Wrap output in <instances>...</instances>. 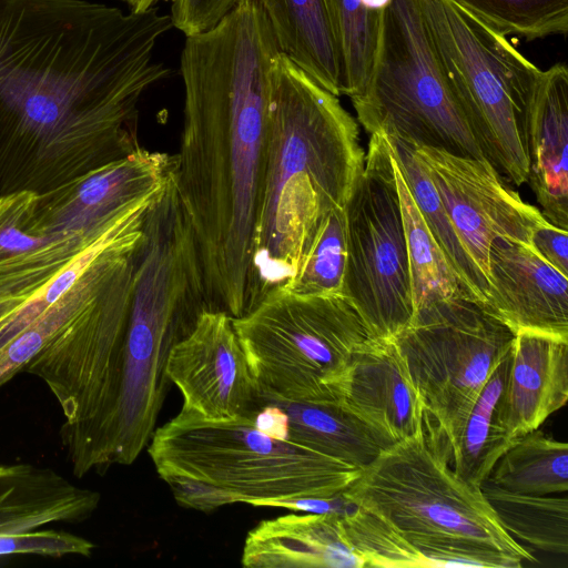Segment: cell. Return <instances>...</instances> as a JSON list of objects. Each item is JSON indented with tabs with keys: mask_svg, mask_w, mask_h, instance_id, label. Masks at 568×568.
Returning <instances> with one entry per match:
<instances>
[{
	"mask_svg": "<svg viewBox=\"0 0 568 568\" xmlns=\"http://www.w3.org/2000/svg\"><path fill=\"white\" fill-rule=\"evenodd\" d=\"M172 28L158 7L0 0V193H45L135 151Z\"/></svg>",
	"mask_w": 568,
	"mask_h": 568,
	"instance_id": "1",
	"label": "cell"
},
{
	"mask_svg": "<svg viewBox=\"0 0 568 568\" xmlns=\"http://www.w3.org/2000/svg\"><path fill=\"white\" fill-rule=\"evenodd\" d=\"M280 48L258 0L185 37L174 182L194 233L209 311L246 313Z\"/></svg>",
	"mask_w": 568,
	"mask_h": 568,
	"instance_id": "2",
	"label": "cell"
},
{
	"mask_svg": "<svg viewBox=\"0 0 568 568\" xmlns=\"http://www.w3.org/2000/svg\"><path fill=\"white\" fill-rule=\"evenodd\" d=\"M355 119L282 52L274 68L246 313L295 275L322 221L364 170Z\"/></svg>",
	"mask_w": 568,
	"mask_h": 568,
	"instance_id": "3",
	"label": "cell"
},
{
	"mask_svg": "<svg viewBox=\"0 0 568 568\" xmlns=\"http://www.w3.org/2000/svg\"><path fill=\"white\" fill-rule=\"evenodd\" d=\"M255 415L214 422L182 406L154 430L149 455L180 505L210 513L233 503L333 499L361 475L363 467L263 434Z\"/></svg>",
	"mask_w": 568,
	"mask_h": 568,
	"instance_id": "4",
	"label": "cell"
},
{
	"mask_svg": "<svg viewBox=\"0 0 568 568\" xmlns=\"http://www.w3.org/2000/svg\"><path fill=\"white\" fill-rule=\"evenodd\" d=\"M338 497L385 520L433 567L515 568L535 559L504 529L481 488L453 470L426 427L382 450Z\"/></svg>",
	"mask_w": 568,
	"mask_h": 568,
	"instance_id": "5",
	"label": "cell"
},
{
	"mask_svg": "<svg viewBox=\"0 0 568 568\" xmlns=\"http://www.w3.org/2000/svg\"><path fill=\"white\" fill-rule=\"evenodd\" d=\"M418 2L443 73L484 158L521 185L529 173L523 131L542 71L453 1Z\"/></svg>",
	"mask_w": 568,
	"mask_h": 568,
	"instance_id": "6",
	"label": "cell"
},
{
	"mask_svg": "<svg viewBox=\"0 0 568 568\" xmlns=\"http://www.w3.org/2000/svg\"><path fill=\"white\" fill-rule=\"evenodd\" d=\"M233 324L264 404L341 402L352 357L369 337L343 294L277 290Z\"/></svg>",
	"mask_w": 568,
	"mask_h": 568,
	"instance_id": "7",
	"label": "cell"
},
{
	"mask_svg": "<svg viewBox=\"0 0 568 568\" xmlns=\"http://www.w3.org/2000/svg\"><path fill=\"white\" fill-rule=\"evenodd\" d=\"M351 101L368 134L484 158L443 73L418 0H389L371 79Z\"/></svg>",
	"mask_w": 568,
	"mask_h": 568,
	"instance_id": "8",
	"label": "cell"
},
{
	"mask_svg": "<svg viewBox=\"0 0 568 568\" xmlns=\"http://www.w3.org/2000/svg\"><path fill=\"white\" fill-rule=\"evenodd\" d=\"M515 334L463 296L415 311L393 339L424 402L425 425L452 440Z\"/></svg>",
	"mask_w": 568,
	"mask_h": 568,
	"instance_id": "9",
	"label": "cell"
},
{
	"mask_svg": "<svg viewBox=\"0 0 568 568\" xmlns=\"http://www.w3.org/2000/svg\"><path fill=\"white\" fill-rule=\"evenodd\" d=\"M343 284L371 338L390 339L414 316L408 253L387 136L369 134L364 170L345 205Z\"/></svg>",
	"mask_w": 568,
	"mask_h": 568,
	"instance_id": "10",
	"label": "cell"
},
{
	"mask_svg": "<svg viewBox=\"0 0 568 568\" xmlns=\"http://www.w3.org/2000/svg\"><path fill=\"white\" fill-rule=\"evenodd\" d=\"M414 151L466 252L486 281L494 242L531 245L534 233L550 223L507 186L486 159L422 145H414Z\"/></svg>",
	"mask_w": 568,
	"mask_h": 568,
	"instance_id": "11",
	"label": "cell"
},
{
	"mask_svg": "<svg viewBox=\"0 0 568 568\" xmlns=\"http://www.w3.org/2000/svg\"><path fill=\"white\" fill-rule=\"evenodd\" d=\"M175 168V155L139 146L45 193L37 194L33 227L48 235L98 239L129 211L151 199Z\"/></svg>",
	"mask_w": 568,
	"mask_h": 568,
	"instance_id": "12",
	"label": "cell"
},
{
	"mask_svg": "<svg viewBox=\"0 0 568 568\" xmlns=\"http://www.w3.org/2000/svg\"><path fill=\"white\" fill-rule=\"evenodd\" d=\"M166 376L183 406L209 420L256 414L264 405L233 324L222 311H205L170 351Z\"/></svg>",
	"mask_w": 568,
	"mask_h": 568,
	"instance_id": "13",
	"label": "cell"
},
{
	"mask_svg": "<svg viewBox=\"0 0 568 568\" xmlns=\"http://www.w3.org/2000/svg\"><path fill=\"white\" fill-rule=\"evenodd\" d=\"M487 283L480 307L514 334L528 331L568 339V276L531 245L494 242Z\"/></svg>",
	"mask_w": 568,
	"mask_h": 568,
	"instance_id": "14",
	"label": "cell"
},
{
	"mask_svg": "<svg viewBox=\"0 0 568 568\" xmlns=\"http://www.w3.org/2000/svg\"><path fill=\"white\" fill-rule=\"evenodd\" d=\"M341 403L395 442L425 430L426 409L394 339L368 337L355 351Z\"/></svg>",
	"mask_w": 568,
	"mask_h": 568,
	"instance_id": "15",
	"label": "cell"
},
{
	"mask_svg": "<svg viewBox=\"0 0 568 568\" xmlns=\"http://www.w3.org/2000/svg\"><path fill=\"white\" fill-rule=\"evenodd\" d=\"M568 398V339L538 332L515 334L496 412L517 438L537 429Z\"/></svg>",
	"mask_w": 568,
	"mask_h": 568,
	"instance_id": "16",
	"label": "cell"
},
{
	"mask_svg": "<svg viewBox=\"0 0 568 568\" xmlns=\"http://www.w3.org/2000/svg\"><path fill=\"white\" fill-rule=\"evenodd\" d=\"M528 180L551 224L568 226V70L556 63L541 72L524 125Z\"/></svg>",
	"mask_w": 568,
	"mask_h": 568,
	"instance_id": "17",
	"label": "cell"
},
{
	"mask_svg": "<svg viewBox=\"0 0 568 568\" xmlns=\"http://www.w3.org/2000/svg\"><path fill=\"white\" fill-rule=\"evenodd\" d=\"M34 193L0 194V298L31 296L98 239L33 227Z\"/></svg>",
	"mask_w": 568,
	"mask_h": 568,
	"instance_id": "18",
	"label": "cell"
},
{
	"mask_svg": "<svg viewBox=\"0 0 568 568\" xmlns=\"http://www.w3.org/2000/svg\"><path fill=\"white\" fill-rule=\"evenodd\" d=\"M242 565L248 568L364 567L349 545L341 514H290L266 519L246 536Z\"/></svg>",
	"mask_w": 568,
	"mask_h": 568,
	"instance_id": "19",
	"label": "cell"
},
{
	"mask_svg": "<svg viewBox=\"0 0 568 568\" xmlns=\"http://www.w3.org/2000/svg\"><path fill=\"white\" fill-rule=\"evenodd\" d=\"M138 240L139 234L133 227L116 226L75 282L0 349V387L24 371L48 341L87 307L133 260Z\"/></svg>",
	"mask_w": 568,
	"mask_h": 568,
	"instance_id": "20",
	"label": "cell"
},
{
	"mask_svg": "<svg viewBox=\"0 0 568 568\" xmlns=\"http://www.w3.org/2000/svg\"><path fill=\"white\" fill-rule=\"evenodd\" d=\"M100 499L98 491L79 487L51 468L0 465V536L54 523H81Z\"/></svg>",
	"mask_w": 568,
	"mask_h": 568,
	"instance_id": "21",
	"label": "cell"
},
{
	"mask_svg": "<svg viewBox=\"0 0 568 568\" xmlns=\"http://www.w3.org/2000/svg\"><path fill=\"white\" fill-rule=\"evenodd\" d=\"M280 51L332 94L342 95L338 50L326 0H258Z\"/></svg>",
	"mask_w": 568,
	"mask_h": 568,
	"instance_id": "22",
	"label": "cell"
},
{
	"mask_svg": "<svg viewBox=\"0 0 568 568\" xmlns=\"http://www.w3.org/2000/svg\"><path fill=\"white\" fill-rule=\"evenodd\" d=\"M270 403L287 414V440L351 465L364 467L396 443L341 402Z\"/></svg>",
	"mask_w": 568,
	"mask_h": 568,
	"instance_id": "23",
	"label": "cell"
},
{
	"mask_svg": "<svg viewBox=\"0 0 568 568\" xmlns=\"http://www.w3.org/2000/svg\"><path fill=\"white\" fill-rule=\"evenodd\" d=\"M385 135L404 181L455 274L464 297L483 306L487 293V281L459 240L436 187L415 156L414 145L397 136Z\"/></svg>",
	"mask_w": 568,
	"mask_h": 568,
	"instance_id": "24",
	"label": "cell"
},
{
	"mask_svg": "<svg viewBox=\"0 0 568 568\" xmlns=\"http://www.w3.org/2000/svg\"><path fill=\"white\" fill-rule=\"evenodd\" d=\"M507 355L508 352L486 382L457 435L448 443L438 438L448 454L453 470L476 487L481 486L497 460L516 439L499 424L496 412Z\"/></svg>",
	"mask_w": 568,
	"mask_h": 568,
	"instance_id": "25",
	"label": "cell"
},
{
	"mask_svg": "<svg viewBox=\"0 0 568 568\" xmlns=\"http://www.w3.org/2000/svg\"><path fill=\"white\" fill-rule=\"evenodd\" d=\"M485 481L524 495L565 494L568 490V445L538 428L518 436Z\"/></svg>",
	"mask_w": 568,
	"mask_h": 568,
	"instance_id": "26",
	"label": "cell"
},
{
	"mask_svg": "<svg viewBox=\"0 0 568 568\" xmlns=\"http://www.w3.org/2000/svg\"><path fill=\"white\" fill-rule=\"evenodd\" d=\"M504 529L534 549L568 554V499L557 495L534 496L496 487L480 486Z\"/></svg>",
	"mask_w": 568,
	"mask_h": 568,
	"instance_id": "27",
	"label": "cell"
},
{
	"mask_svg": "<svg viewBox=\"0 0 568 568\" xmlns=\"http://www.w3.org/2000/svg\"><path fill=\"white\" fill-rule=\"evenodd\" d=\"M390 158L408 253L414 313L440 300L464 297L460 285L422 216L392 151Z\"/></svg>",
	"mask_w": 568,
	"mask_h": 568,
	"instance_id": "28",
	"label": "cell"
},
{
	"mask_svg": "<svg viewBox=\"0 0 568 568\" xmlns=\"http://www.w3.org/2000/svg\"><path fill=\"white\" fill-rule=\"evenodd\" d=\"M338 50L342 94L349 99L366 88L374 67L384 10L368 0H326Z\"/></svg>",
	"mask_w": 568,
	"mask_h": 568,
	"instance_id": "29",
	"label": "cell"
},
{
	"mask_svg": "<svg viewBox=\"0 0 568 568\" xmlns=\"http://www.w3.org/2000/svg\"><path fill=\"white\" fill-rule=\"evenodd\" d=\"M500 36L527 41L568 31V0H450Z\"/></svg>",
	"mask_w": 568,
	"mask_h": 568,
	"instance_id": "30",
	"label": "cell"
},
{
	"mask_svg": "<svg viewBox=\"0 0 568 568\" xmlns=\"http://www.w3.org/2000/svg\"><path fill=\"white\" fill-rule=\"evenodd\" d=\"M347 258L345 207L322 221L295 275L281 290L302 295L343 294Z\"/></svg>",
	"mask_w": 568,
	"mask_h": 568,
	"instance_id": "31",
	"label": "cell"
},
{
	"mask_svg": "<svg viewBox=\"0 0 568 568\" xmlns=\"http://www.w3.org/2000/svg\"><path fill=\"white\" fill-rule=\"evenodd\" d=\"M341 517L346 538L364 566L433 567L426 556L374 514L352 506Z\"/></svg>",
	"mask_w": 568,
	"mask_h": 568,
	"instance_id": "32",
	"label": "cell"
},
{
	"mask_svg": "<svg viewBox=\"0 0 568 568\" xmlns=\"http://www.w3.org/2000/svg\"><path fill=\"white\" fill-rule=\"evenodd\" d=\"M94 545L80 536L58 530H24L0 536V555L32 554L51 557H88Z\"/></svg>",
	"mask_w": 568,
	"mask_h": 568,
	"instance_id": "33",
	"label": "cell"
},
{
	"mask_svg": "<svg viewBox=\"0 0 568 568\" xmlns=\"http://www.w3.org/2000/svg\"><path fill=\"white\" fill-rule=\"evenodd\" d=\"M240 0H174L170 17L173 28L185 37L216 26Z\"/></svg>",
	"mask_w": 568,
	"mask_h": 568,
	"instance_id": "34",
	"label": "cell"
},
{
	"mask_svg": "<svg viewBox=\"0 0 568 568\" xmlns=\"http://www.w3.org/2000/svg\"><path fill=\"white\" fill-rule=\"evenodd\" d=\"M532 248L550 265L568 276V232L551 223L537 230Z\"/></svg>",
	"mask_w": 568,
	"mask_h": 568,
	"instance_id": "35",
	"label": "cell"
},
{
	"mask_svg": "<svg viewBox=\"0 0 568 568\" xmlns=\"http://www.w3.org/2000/svg\"><path fill=\"white\" fill-rule=\"evenodd\" d=\"M254 424L263 434L287 440L288 417L286 412L275 403H265L254 417Z\"/></svg>",
	"mask_w": 568,
	"mask_h": 568,
	"instance_id": "36",
	"label": "cell"
},
{
	"mask_svg": "<svg viewBox=\"0 0 568 568\" xmlns=\"http://www.w3.org/2000/svg\"><path fill=\"white\" fill-rule=\"evenodd\" d=\"M126 3L130 7L131 11L142 12L146 11L150 8L155 7V4L161 0H120ZM164 1H174V0H164Z\"/></svg>",
	"mask_w": 568,
	"mask_h": 568,
	"instance_id": "37",
	"label": "cell"
}]
</instances>
